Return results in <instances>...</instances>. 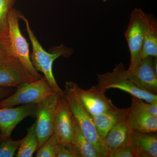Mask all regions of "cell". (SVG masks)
Wrapping results in <instances>:
<instances>
[{"instance_id":"4fadbf2b","label":"cell","mask_w":157,"mask_h":157,"mask_svg":"<svg viewBox=\"0 0 157 157\" xmlns=\"http://www.w3.org/2000/svg\"><path fill=\"white\" fill-rule=\"evenodd\" d=\"M128 144L135 157H157L156 133H142L130 130Z\"/></svg>"},{"instance_id":"9c48e42d","label":"cell","mask_w":157,"mask_h":157,"mask_svg":"<svg viewBox=\"0 0 157 157\" xmlns=\"http://www.w3.org/2000/svg\"><path fill=\"white\" fill-rule=\"evenodd\" d=\"M132 96L131 106L125 117L128 128L142 133H157V117L147 112L143 100Z\"/></svg>"},{"instance_id":"7c38bea8","label":"cell","mask_w":157,"mask_h":157,"mask_svg":"<svg viewBox=\"0 0 157 157\" xmlns=\"http://www.w3.org/2000/svg\"><path fill=\"white\" fill-rule=\"evenodd\" d=\"M36 109L37 104L0 108V140L10 137L15 127L24 119L35 117Z\"/></svg>"},{"instance_id":"603a6c76","label":"cell","mask_w":157,"mask_h":157,"mask_svg":"<svg viewBox=\"0 0 157 157\" xmlns=\"http://www.w3.org/2000/svg\"><path fill=\"white\" fill-rule=\"evenodd\" d=\"M21 140H14L10 137L0 140V157L14 156Z\"/></svg>"},{"instance_id":"30bf717a","label":"cell","mask_w":157,"mask_h":157,"mask_svg":"<svg viewBox=\"0 0 157 157\" xmlns=\"http://www.w3.org/2000/svg\"><path fill=\"white\" fill-rule=\"evenodd\" d=\"M53 133L55 134L60 144L69 147H74L73 143L74 133L73 114L64 94L59 96Z\"/></svg>"},{"instance_id":"5b68a950","label":"cell","mask_w":157,"mask_h":157,"mask_svg":"<svg viewBox=\"0 0 157 157\" xmlns=\"http://www.w3.org/2000/svg\"><path fill=\"white\" fill-rule=\"evenodd\" d=\"M125 69L124 65L120 63L116 65L112 72L97 74V86L104 92L110 89H117L129 93L131 95L147 103L157 102V95L140 89L125 77L124 73Z\"/></svg>"},{"instance_id":"ba28073f","label":"cell","mask_w":157,"mask_h":157,"mask_svg":"<svg viewBox=\"0 0 157 157\" xmlns=\"http://www.w3.org/2000/svg\"><path fill=\"white\" fill-rule=\"evenodd\" d=\"M157 58L147 56L133 69L125 70L124 75L138 88L153 94H157Z\"/></svg>"},{"instance_id":"ac0fdd59","label":"cell","mask_w":157,"mask_h":157,"mask_svg":"<svg viewBox=\"0 0 157 157\" xmlns=\"http://www.w3.org/2000/svg\"><path fill=\"white\" fill-rule=\"evenodd\" d=\"M74 133L73 145L80 157H101L95 147L83 135L73 115Z\"/></svg>"},{"instance_id":"3957f363","label":"cell","mask_w":157,"mask_h":157,"mask_svg":"<svg viewBox=\"0 0 157 157\" xmlns=\"http://www.w3.org/2000/svg\"><path fill=\"white\" fill-rule=\"evenodd\" d=\"M19 13L13 8L9 15V37L11 54L18 60L29 74L39 79L43 76L37 72L31 62L29 45L19 28Z\"/></svg>"},{"instance_id":"484cf974","label":"cell","mask_w":157,"mask_h":157,"mask_svg":"<svg viewBox=\"0 0 157 157\" xmlns=\"http://www.w3.org/2000/svg\"><path fill=\"white\" fill-rule=\"evenodd\" d=\"M144 105L145 109L150 114L157 117V102L153 103L144 102Z\"/></svg>"},{"instance_id":"4316f807","label":"cell","mask_w":157,"mask_h":157,"mask_svg":"<svg viewBox=\"0 0 157 157\" xmlns=\"http://www.w3.org/2000/svg\"><path fill=\"white\" fill-rule=\"evenodd\" d=\"M11 92H12V90L9 88L0 86V99H2L5 96L8 95Z\"/></svg>"},{"instance_id":"d6986e66","label":"cell","mask_w":157,"mask_h":157,"mask_svg":"<svg viewBox=\"0 0 157 157\" xmlns=\"http://www.w3.org/2000/svg\"><path fill=\"white\" fill-rule=\"evenodd\" d=\"M39 149V140L36 131V123L27 129V134L21 140L16 156L32 157Z\"/></svg>"},{"instance_id":"277c9868","label":"cell","mask_w":157,"mask_h":157,"mask_svg":"<svg viewBox=\"0 0 157 157\" xmlns=\"http://www.w3.org/2000/svg\"><path fill=\"white\" fill-rule=\"evenodd\" d=\"M16 87L14 94L0 101V108L38 104L56 93L45 76L33 82L21 83Z\"/></svg>"},{"instance_id":"5bb4252c","label":"cell","mask_w":157,"mask_h":157,"mask_svg":"<svg viewBox=\"0 0 157 157\" xmlns=\"http://www.w3.org/2000/svg\"><path fill=\"white\" fill-rule=\"evenodd\" d=\"M127 110L128 108L124 109L116 107L93 117L97 133L101 140L105 138L114 126L124 118Z\"/></svg>"},{"instance_id":"d4e9b609","label":"cell","mask_w":157,"mask_h":157,"mask_svg":"<svg viewBox=\"0 0 157 157\" xmlns=\"http://www.w3.org/2000/svg\"><path fill=\"white\" fill-rule=\"evenodd\" d=\"M56 157H80L78 152L74 147L64 146L59 144Z\"/></svg>"},{"instance_id":"e0dca14e","label":"cell","mask_w":157,"mask_h":157,"mask_svg":"<svg viewBox=\"0 0 157 157\" xmlns=\"http://www.w3.org/2000/svg\"><path fill=\"white\" fill-rule=\"evenodd\" d=\"M147 22L144 39L142 59L147 56L157 57V21L153 15L147 14Z\"/></svg>"},{"instance_id":"6da1fadb","label":"cell","mask_w":157,"mask_h":157,"mask_svg":"<svg viewBox=\"0 0 157 157\" xmlns=\"http://www.w3.org/2000/svg\"><path fill=\"white\" fill-rule=\"evenodd\" d=\"M20 19L23 20L25 23L27 32L33 46V52L30 54L32 64L36 70L43 73L45 78L56 93L63 95V90L57 83L54 76L52 67L54 62L60 56L69 58L73 54V51L71 48L63 44L51 48L49 52H47L43 48L30 26L28 20L20 12Z\"/></svg>"},{"instance_id":"2e32d148","label":"cell","mask_w":157,"mask_h":157,"mask_svg":"<svg viewBox=\"0 0 157 157\" xmlns=\"http://www.w3.org/2000/svg\"><path fill=\"white\" fill-rule=\"evenodd\" d=\"M129 131L125 118L109 131L102 140L103 145L108 153V157L116 149L128 142Z\"/></svg>"},{"instance_id":"52a82bcc","label":"cell","mask_w":157,"mask_h":157,"mask_svg":"<svg viewBox=\"0 0 157 157\" xmlns=\"http://www.w3.org/2000/svg\"><path fill=\"white\" fill-rule=\"evenodd\" d=\"M59 96L58 94L55 93L37 104L36 120L35 123L39 148L53 134Z\"/></svg>"},{"instance_id":"ffe728a7","label":"cell","mask_w":157,"mask_h":157,"mask_svg":"<svg viewBox=\"0 0 157 157\" xmlns=\"http://www.w3.org/2000/svg\"><path fill=\"white\" fill-rule=\"evenodd\" d=\"M17 0H0V41L9 42V15Z\"/></svg>"},{"instance_id":"8992f818","label":"cell","mask_w":157,"mask_h":157,"mask_svg":"<svg viewBox=\"0 0 157 157\" xmlns=\"http://www.w3.org/2000/svg\"><path fill=\"white\" fill-rule=\"evenodd\" d=\"M147 14L142 9L135 8L130 15L128 28L124 36L130 54L129 69L137 67L142 60V48L144 33L146 30Z\"/></svg>"},{"instance_id":"7402d4cb","label":"cell","mask_w":157,"mask_h":157,"mask_svg":"<svg viewBox=\"0 0 157 157\" xmlns=\"http://www.w3.org/2000/svg\"><path fill=\"white\" fill-rule=\"evenodd\" d=\"M58 140L53 133L37 152V157H56Z\"/></svg>"},{"instance_id":"83f0119b","label":"cell","mask_w":157,"mask_h":157,"mask_svg":"<svg viewBox=\"0 0 157 157\" xmlns=\"http://www.w3.org/2000/svg\"><path fill=\"white\" fill-rule=\"evenodd\" d=\"M103 1H104V2H107V1H108V0H103Z\"/></svg>"},{"instance_id":"7a4b0ae2","label":"cell","mask_w":157,"mask_h":157,"mask_svg":"<svg viewBox=\"0 0 157 157\" xmlns=\"http://www.w3.org/2000/svg\"><path fill=\"white\" fill-rule=\"evenodd\" d=\"M74 83L67 81L64 96L67 99L70 110L82 132L88 140L98 150L101 157H108V154L98 136L92 116L82 106L76 95Z\"/></svg>"},{"instance_id":"cb8c5ba5","label":"cell","mask_w":157,"mask_h":157,"mask_svg":"<svg viewBox=\"0 0 157 157\" xmlns=\"http://www.w3.org/2000/svg\"><path fill=\"white\" fill-rule=\"evenodd\" d=\"M109 157H135V156L128 142L116 149Z\"/></svg>"},{"instance_id":"44dd1931","label":"cell","mask_w":157,"mask_h":157,"mask_svg":"<svg viewBox=\"0 0 157 157\" xmlns=\"http://www.w3.org/2000/svg\"><path fill=\"white\" fill-rule=\"evenodd\" d=\"M20 64L18 60L11 54L9 42L0 41V69Z\"/></svg>"},{"instance_id":"9a60e30c","label":"cell","mask_w":157,"mask_h":157,"mask_svg":"<svg viewBox=\"0 0 157 157\" xmlns=\"http://www.w3.org/2000/svg\"><path fill=\"white\" fill-rule=\"evenodd\" d=\"M38 79L29 74L21 64L0 69L1 87H17L21 83L33 82Z\"/></svg>"},{"instance_id":"8fae6325","label":"cell","mask_w":157,"mask_h":157,"mask_svg":"<svg viewBox=\"0 0 157 157\" xmlns=\"http://www.w3.org/2000/svg\"><path fill=\"white\" fill-rule=\"evenodd\" d=\"M74 88L80 103L93 117L116 107L111 100L105 95V92L97 86L85 90L75 82Z\"/></svg>"}]
</instances>
